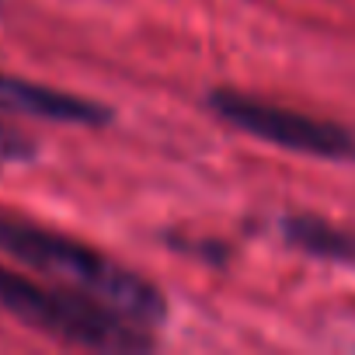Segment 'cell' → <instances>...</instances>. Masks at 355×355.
<instances>
[{
    "label": "cell",
    "instance_id": "6",
    "mask_svg": "<svg viewBox=\"0 0 355 355\" xmlns=\"http://www.w3.org/2000/svg\"><path fill=\"white\" fill-rule=\"evenodd\" d=\"M32 157H35V143L28 136H21L18 129L0 122V160L21 164V160H32Z\"/></svg>",
    "mask_w": 355,
    "mask_h": 355
},
{
    "label": "cell",
    "instance_id": "1",
    "mask_svg": "<svg viewBox=\"0 0 355 355\" xmlns=\"http://www.w3.org/2000/svg\"><path fill=\"white\" fill-rule=\"evenodd\" d=\"M0 251L18 258L21 265L112 306L115 313L129 317L132 324L153 327L164 320L167 306L164 296L136 272L115 265L112 258L98 254L94 248L46 230L32 220H21L8 209H0Z\"/></svg>",
    "mask_w": 355,
    "mask_h": 355
},
{
    "label": "cell",
    "instance_id": "4",
    "mask_svg": "<svg viewBox=\"0 0 355 355\" xmlns=\"http://www.w3.org/2000/svg\"><path fill=\"white\" fill-rule=\"evenodd\" d=\"M0 112H15L28 119H46V122H73V125H105L112 122V112L98 101L32 84L21 77L0 73Z\"/></svg>",
    "mask_w": 355,
    "mask_h": 355
},
{
    "label": "cell",
    "instance_id": "3",
    "mask_svg": "<svg viewBox=\"0 0 355 355\" xmlns=\"http://www.w3.org/2000/svg\"><path fill=\"white\" fill-rule=\"evenodd\" d=\"M209 108L223 122H230L258 139H268L275 146L327 157V160H355V136L345 125H334V122H324V119H313L303 112H289L282 105H268V101L241 94V91H213Z\"/></svg>",
    "mask_w": 355,
    "mask_h": 355
},
{
    "label": "cell",
    "instance_id": "5",
    "mask_svg": "<svg viewBox=\"0 0 355 355\" xmlns=\"http://www.w3.org/2000/svg\"><path fill=\"white\" fill-rule=\"evenodd\" d=\"M286 237L289 244L320 254V258H355V237L341 234L338 227L317 220V216H289L286 220Z\"/></svg>",
    "mask_w": 355,
    "mask_h": 355
},
{
    "label": "cell",
    "instance_id": "2",
    "mask_svg": "<svg viewBox=\"0 0 355 355\" xmlns=\"http://www.w3.org/2000/svg\"><path fill=\"white\" fill-rule=\"evenodd\" d=\"M0 306L15 313L21 324L70 341L84 348L101 352H136L150 348L146 327L132 324L129 317L115 313L112 306L77 293V289H49L21 272H11L0 265Z\"/></svg>",
    "mask_w": 355,
    "mask_h": 355
}]
</instances>
